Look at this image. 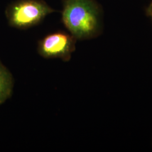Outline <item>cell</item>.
I'll return each mask as SVG.
<instances>
[{
    "label": "cell",
    "mask_w": 152,
    "mask_h": 152,
    "mask_svg": "<svg viewBox=\"0 0 152 152\" xmlns=\"http://www.w3.org/2000/svg\"><path fill=\"white\" fill-rule=\"evenodd\" d=\"M148 16H149V17H150V18L152 19V12L151 13V14H149V15H148Z\"/></svg>",
    "instance_id": "6"
},
{
    "label": "cell",
    "mask_w": 152,
    "mask_h": 152,
    "mask_svg": "<svg viewBox=\"0 0 152 152\" xmlns=\"http://www.w3.org/2000/svg\"><path fill=\"white\" fill-rule=\"evenodd\" d=\"M12 88L11 74L0 61V104L4 103L11 96Z\"/></svg>",
    "instance_id": "4"
},
{
    "label": "cell",
    "mask_w": 152,
    "mask_h": 152,
    "mask_svg": "<svg viewBox=\"0 0 152 152\" xmlns=\"http://www.w3.org/2000/svg\"><path fill=\"white\" fill-rule=\"evenodd\" d=\"M152 12V0L149 4V6L147 7V10H146V14L148 16L151 12Z\"/></svg>",
    "instance_id": "5"
},
{
    "label": "cell",
    "mask_w": 152,
    "mask_h": 152,
    "mask_svg": "<svg viewBox=\"0 0 152 152\" xmlns=\"http://www.w3.org/2000/svg\"><path fill=\"white\" fill-rule=\"evenodd\" d=\"M76 38L71 33L56 32L49 34L38 44L39 53L47 58H60L69 60L75 50Z\"/></svg>",
    "instance_id": "3"
},
{
    "label": "cell",
    "mask_w": 152,
    "mask_h": 152,
    "mask_svg": "<svg viewBox=\"0 0 152 152\" xmlns=\"http://www.w3.org/2000/svg\"><path fill=\"white\" fill-rule=\"evenodd\" d=\"M102 9L94 0H64L61 19L76 39L98 36L103 29Z\"/></svg>",
    "instance_id": "1"
},
{
    "label": "cell",
    "mask_w": 152,
    "mask_h": 152,
    "mask_svg": "<svg viewBox=\"0 0 152 152\" xmlns=\"http://www.w3.org/2000/svg\"><path fill=\"white\" fill-rule=\"evenodd\" d=\"M54 12L44 0H16L7 6L5 14L10 26L27 29L38 24Z\"/></svg>",
    "instance_id": "2"
}]
</instances>
